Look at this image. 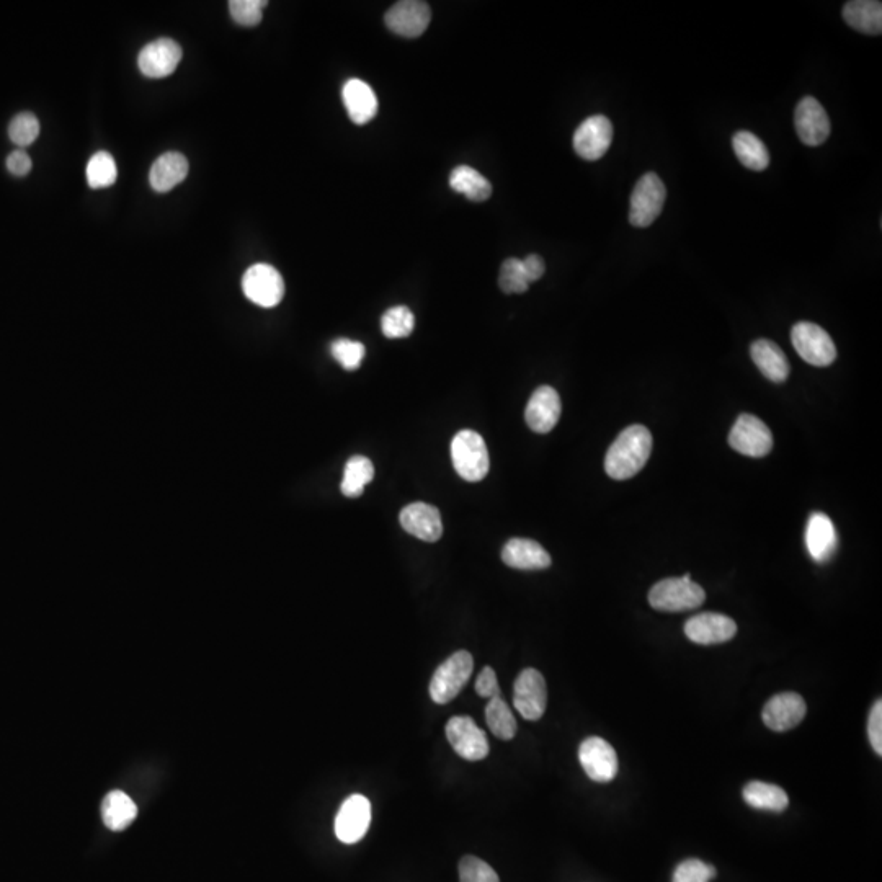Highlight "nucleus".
I'll use <instances>...</instances> for the list:
<instances>
[{
  "mask_svg": "<svg viewBox=\"0 0 882 882\" xmlns=\"http://www.w3.org/2000/svg\"><path fill=\"white\" fill-rule=\"evenodd\" d=\"M451 459L456 473L468 482H479L489 473L486 441L474 430H461L451 441Z\"/></svg>",
  "mask_w": 882,
  "mask_h": 882,
  "instance_id": "3",
  "label": "nucleus"
},
{
  "mask_svg": "<svg viewBox=\"0 0 882 882\" xmlns=\"http://www.w3.org/2000/svg\"><path fill=\"white\" fill-rule=\"evenodd\" d=\"M750 355L765 378L778 384L788 379V358L775 342L767 339L755 340L750 347Z\"/></svg>",
  "mask_w": 882,
  "mask_h": 882,
  "instance_id": "24",
  "label": "nucleus"
},
{
  "mask_svg": "<svg viewBox=\"0 0 882 882\" xmlns=\"http://www.w3.org/2000/svg\"><path fill=\"white\" fill-rule=\"evenodd\" d=\"M450 187L471 201L481 203L492 195V185L484 175L469 165H459L450 175Z\"/></svg>",
  "mask_w": 882,
  "mask_h": 882,
  "instance_id": "30",
  "label": "nucleus"
},
{
  "mask_svg": "<svg viewBox=\"0 0 882 882\" xmlns=\"http://www.w3.org/2000/svg\"><path fill=\"white\" fill-rule=\"evenodd\" d=\"M182 48L170 38L152 41L141 49L138 56L139 71L151 79H162L179 67Z\"/></svg>",
  "mask_w": 882,
  "mask_h": 882,
  "instance_id": "17",
  "label": "nucleus"
},
{
  "mask_svg": "<svg viewBox=\"0 0 882 882\" xmlns=\"http://www.w3.org/2000/svg\"><path fill=\"white\" fill-rule=\"evenodd\" d=\"M476 693L481 698H487V700L502 696L499 682H497V673H495L492 667H484L482 672L479 673V677L476 680Z\"/></svg>",
  "mask_w": 882,
  "mask_h": 882,
  "instance_id": "41",
  "label": "nucleus"
},
{
  "mask_svg": "<svg viewBox=\"0 0 882 882\" xmlns=\"http://www.w3.org/2000/svg\"><path fill=\"white\" fill-rule=\"evenodd\" d=\"M459 882H500L492 866L476 856H464L459 861Z\"/></svg>",
  "mask_w": 882,
  "mask_h": 882,
  "instance_id": "39",
  "label": "nucleus"
},
{
  "mask_svg": "<svg viewBox=\"0 0 882 882\" xmlns=\"http://www.w3.org/2000/svg\"><path fill=\"white\" fill-rule=\"evenodd\" d=\"M742 794L744 801L758 811L783 812L789 806L788 794L776 784L750 781Z\"/></svg>",
  "mask_w": 882,
  "mask_h": 882,
  "instance_id": "28",
  "label": "nucleus"
},
{
  "mask_svg": "<svg viewBox=\"0 0 882 882\" xmlns=\"http://www.w3.org/2000/svg\"><path fill=\"white\" fill-rule=\"evenodd\" d=\"M399 522L409 535L427 543H435L443 535V522L438 508L424 502H415L402 508Z\"/></svg>",
  "mask_w": 882,
  "mask_h": 882,
  "instance_id": "20",
  "label": "nucleus"
},
{
  "mask_svg": "<svg viewBox=\"0 0 882 882\" xmlns=\"http://www.w3.org/2000/svg\"><path fill=\"white\" fill-rule=\"evenodd\" d=\"M530 285L531 283L528 277H526L522 260L512 257V259H507L502 263L499 273V286L500 290L504 291L505 294L525 293Z\"/></svg>",
  "mask_w": 882,
  "mask_h": 882,
  "instance_id": "35",
  "label": "nucleus"
},
{
  "mask_svg": "<svg viewBox=\"0 0 882 882\" xmlns=\"http://www.w3.org/2000/svg\"><path fill=\"white\" fill-rule=\"evenodd\" d=\"M486 721L492 734L499 739L512 740L517 734V719L502 696L489 700L486 708Z\"/></svg>",
  "mask_w": 882,
  "mask_h": 882,
  "instance_id": "32",
  "label": "nucleus"
},
{
  "mask_svg": "<svg viewBox=\"0 0 882 882\" xmlns=\"http://www.w3.org/2000/svg\"><path fill=\"white\" fill-rule=\"evenodd\" d=\"M791 342L799 357L809 365L824 368L837 360L832 337L814 322H798L791 330Z\"/></svg>",
  "mask_w": 882,
  "mask_h": 882,
  "instance_id": "6",
  "label": "nucleus"
},
{
  "mask_svg": "<svg viewBox=\"0 0 882 882\" xmlns=\"http://www.w3.org/2000/svg\"><path fill=\"white\" fill-rule=\"evenodd\" d=\"M343 105L355 125H366L378 113V97L370 85L360 79L345 82L342 90Z\"/></svg>",
  "mask_w": 882,
  "mask_h": 882,
  "instance_id": "23",
  "label": "nucleus"
},
{
  "mask_svg": "<svg viewBox=\"0 0 882 882\" xmlns=\"http://www.w3.org/2000/svg\"><path fill=\"white\" fill-rule=\"evenodd\" d=\"M807 704L798 693L784 691L765 704L762 719L771 731L786 732L801 724L806 718Z\"/></svg>",
  "mask_w": 882,
  "mask_h": 882,
  "instance_id": "15",
  "label": "nucleus"
},
{
  "mask_svg": "<svg viewBox=\"0 0 882 882\" xmlns=\"http://www.w3.org/2000/svg\"><path fill=\"white\" fill-rule=\"evenodd\" d=\"M513 706L526 721H539L548 706V688L541 672L525 669L513 686Z\"/></svg>",
  "mask_w": 882,
  "mask_h": 882,
  "instance_id": "9",
  "label": "nucleus"
},
{
  "mask_svg": "<svg viewBox=\"0 0 882 882\" xmlns=\"http://www.w3.org/2000/svg\"><path fill=\"white\" fill-rule=\"evenodd\" d=\"M794 128L802 143L811 147L824 144L832 130L829 115L814 97H804L798 103L794 112Z\"/></svg>",
  "mask_w": 882,
  "mask_h": 882,
  "instance_id": "14",
  "label": "nucleus"
},
{
  "mask_svg": "<svg viewBox=\"0 0 882 882\" xmlns=\"http://www.w3.org/2000/svg\"><path fill=\"white\" fill-rule=\"evenodd\" d=\"M375 477V466L366 456H353L348 459L343 471L340 490L345 497L355 499L365 492L366 484H370Z\"/></svg>",
  "mask_w": 882,
  "mask_h": 882,
  "instance_id": "31",
  "label": "nucleus"
},
{
  "mask_svg": "<svg viewBox=\"0 0 882 882\" xmlns=\"http://www.w3.org/2000/svg\"><path fill=\"white\" fill-rule=\"evenodd\" d=\"M432 10L420 0H402L392 5L384 17L391 32L404 38H417L427 30Z\"/></svg>",
  "mask_w": 882,
  "mask_h": 882,
  "instance_id": "16",
  "label": "nucleus"
},
{
  "mask_svg": "<svg viewBox=\"0 0 882 882\" xmlns=\"http://www.w3.org/2000/svg\"><path fill=\"white\" fill-rule=\"evenodd\" d=\"M523 268H525L526 277L530 280V283L533 281H538L539 278L543 277L544 272H546V265H544V260L539 257V255L531 254L526 257V259L522 260Z\"/></svg>",
  "mask_w": 882,
  "mask_h": 882,
  "instance_id": "44",
  "label": "nucleus"
},
{
  "mask_svg": "<svg viewBox=\"0 0 882 882\" xmlns=\"http://www.w3.org/2000/svg\"><path fill=\"white\" fill-rule=\"evenodd\" d=\"M706 600V592L701 585L691 580L690 574L675 579H664L657 582L649 592V603L657 611L680 613V611L696 610Z\"/></svg>",
  "mask_w": 882,
  "mask_h": 882,
  "instance_id": "2",
  "label": "nucleus"
},
{
  "mask_svg": "<svg viewBox=\"0 0 882 882\" xmlns=\"http://www.w3.org/2000/svg\"><path fill=\"white\" fill-rule=\"evenodd\" d=\"M474 669L473 655L468 651H458L450 655L433 673L430 682V696L437 704L455 700L471 678Z\"/></svg>",
  "mask_w": 882,
  "mask_h": 882,
  "instance_id": "4",
  "label": "nucleus"
},
{
  "mask_svg": "<svg viewBox=\"0 0 882 882\" xmlns=\"http://www.w3.org/2000/svg\"><path fill=\"white\" fill-rule=\"evenodd\" d=\"M580 765L595 783H610L618 775V755L602 737H588L579 749Z\"/></svg>",
  "mask_w": 882,
  "mask_h": 882,
  "instance_id": "11",
  "label": "nucleus"
},
{
  "mask_svg": "<svg viewBox=\"0 0 882 882\" xmlns=\"http://www.w3.org/2000/svg\"><path fill=\"white\" fill-rule=\"evenodd\" d=\"M735 156L740 164L750 170H765L770 164V154L762 139L757 138L750 131H739L732 138Z\"/></svg>",
  "mask_w": 882,
  "mask_h": 882,
  "instance_id": "29",
  "label": "nucleus"
},
{
  "mask_svg": "<svg viewBox=\"0 0 882 882\" xmlns=\"http://www.w3.org/2000/svg\"><path fill=\"white\" fill-rule=\"evenodd\" d=\"M332 357L339 361L343 370L355 371L360 368L361 361L365 358V345L357 340L337 339L330 347Z\"/></svg>",
  "mask_w": 882,
  "mask_h": 882,
  "instance_id": "37",
  "label": "nucleus"
},
{
  "mask_svg": "<svg viewBox=\"0 0 882 882\" xmlns=\"http://www.w3.org/2000/svg\"><path fill=\"white\" fill-rule=\"evenodd\" d=\"M415 329V317L407 306L388 309L381 317V330L388 339H406Z\"/></svg>",
  "mask_w": 882,
  "mask_h": 882,
  "instance_id": "34",
  "label": "nucleus"
},
{
  "mask_svg": "<svg viewBox=\"0 0 882 882\" xmlns=\"http://www.w3.org/2000/svg\"><path fill=\"white\" fill-rule=\"evenodd\" d=\"M446 739L459 757L469 762H479L489 755L486 732L469 716H455L446 724Z\"/></svg>",
  "mask_w": 882,
  "mask_h": 882,
  "instance_id": "10",
  "label": "nucleus"
},
{
  "mask_svg": "<svg viewBox=\"0 0 882 882\" xmlns=\"http://www.w3.org/2000/svg\"><path fill=\"white\" fill-rule=\"evenodd\" d=\"M843 20L848 27L865 35H881L882 4L878 0H853L843 7Z\"/></svg>",
  "mask_w": 882,
  "mask_h": 882,
  "instance_id": "26",
  "label": "nucleus"
},
{
  "mask_svg": "<svg viewBox=\"0 0 882 882\" xmlns=\"http://www.w3.org/2000/svg\"><path fill=\"white\" fill-rule=\"evenodd\" d=\"M242 290L247 299L260 308H275L285 296V281L277 268L267 263H257L245 272Z\"/></svg>",
  "mask_w": 882,
  "mask_h": 882,
  "instance_id": "7",
  "label": "nucleus"
},
{
  "mask_svg": "<svg viewBox=\"0 0 882 882\" xmlns=\"http://www.w3.org/2000/svg\"><path fill=\"white\" fill-rule=\"evenodd\" d=\"M868 737L874 752L882 755V701L874 703L868 721Z\"/></svg>",
  "mask_w": 882,
  "mask_h": 882,
  "instance_id": "42",
  "label": "nucleus"
},
{
  "mask_svg": "<svg viewBox=\"0 0 882 882\" xmlns=\"http://www.w3.org/2000/svg\"><path fill=\"white\" fill-rule=\"evenodd\" d=\"M716 868L701 860H685L677 866L672 882H709L716 878Z\"/></svg>",
  "mask_w": 882,
  "mask_h": 882,
  "instance_id": "40",
  "label": "nucleus"
},
{
  "mask_svg": "<svg viewBox=\"0 0 882 882\" xmlns=\"http://www.w3.org/2000/svg\"><path fill=\"white\" fill-rule=\"evenodd\" d=\"M265 7H267L265 0H231L229 2L231 17L242 27L259 25L262 22Z\"/></svg>",
  "mask_w": 882,
  "mask_h": 882,
  "instance_id": "38",
  "label": "nucleus"
},
{
  "mask_svg": "<svg viewBox=\"0 0 882 882\" xmlns=\"http://www.w3.org/2000/svg\"><path fill=\"white\" fill-rule=\"evenodd\" d=\"M505 566L518 571H543L551 566L548 551L533 539L513 538L502 549Z\"/></svg>",
  "mask_w": 882,
  "mask_h": 882,
  "instance_id": "22",
  "label": "nucleus"
},
{
  "mask_svg": "<svg viewBox=\"0 0 882 882\" xmlns=\"http://www.w3.org/2000/svg\"><path fill=\"white\" fill-rule=\"evenodd\" d=\"M729 445L740 455L763 458L773 448V435L763 420L752 414H742L729 433Z\"/></svg>",
  "mask_w": 882,
  "mask_h": 882,
  "instance_id": "8",
  "label": "nucleus"
},
{
  "mask_svg": "<svg viewBox=\"0 0 882 882\" xmlns=\"http://www.w3.org/2000/svg\"><path fill=\"white\" fill-rule=\"evenodd\" d=\"M651 451L652 435L644 425L624 428L606 453V474L615 481L631 479L646 466Z\"/></svg>",
  "mask_w": 882,
  "mask_h": 882,
  "instance_id": "1",
  "label": "nucleus"
},
{
  "mask_svg": "<svg viewBox=\"0 0 882 882\" xmlns=\"http://www.w3.org/2000/svg\"><path fill=\"white\" fill-rule=\"evenodd\" d=\"M613 143V125L603 115H593L574 133V149L585 161H598Z\"/></svg>",
  "mask_w": 882,
  "mask_h": 882,
  "instance_id": "13",
  "label": "nucleus"
},
{
  "mask_svg": "<svg viewBox=\"0 0 882 882\" xmlns=\"http://www.w3.org/2000/svg\"><path fill=\"white\" fill-rule=\"evenodd\" d=\"M561 397L551 386H539L525 409L528 427L536 433H549L561 419Z\"/></svg>",
  "mask_w": 882,
  "mask_h": 882,
  "instance_id": "19",
  "label": "nucleus"
},
{
  "mask_svg": "<svg viewBox=\"0 0 882 882\" xmlns=\"http://www.w3.org/2000/svg\"><path fill=\"white\" fill-rule=\"evenodd\" d=\"M188 175L187 157L180 152H165L154 164L149 172V183L159 193L170 192Z\"/></svg>",
  "mask_w": 882,
  "mask_h": 882,
  "instance_id": "25",
  "label": "nucleus"
},
{
  "mask_svg": "<svg viewBox=\"0 0 882 882\" xmlns=\"http://www.w3.org/2000/svg\"><path fill=\"white\" fill-rule=\"evenodd\" d=\"M102 817L108 829L121 832L128 829L138 817V807L128 794L123 791H112L103 799Z\"/></svg>",
  "mask_w": 882,
  "mask_h": 882,
  "instance_id": "27",
  "label": "nucleus"
},
{
  "mask_svg": "<svg viewBox=\"0 0 882 882\" xmlns=\"http://www.w3.org/2000/svg\"><path fill=\"white\" fill-rule=\"evenodd\" d=\"M371 802L361 796L352 794L343 801L337 817H335V835L340 842L353 845L360 842L370 829Z\"/></svg>",
  "mask_w": 882,
  "mask_h": 882,
  "instance_id": "12",
  "label": "nucleus"
},
{
  "mask_svg": "<svg viewBox=\"0 0 882 882\" xmlns=\"http://www.w3.org/2000/svg\"><path fill=\"white\" fill-rule=\"evenodd\" d=\"M7 169H9L10 174L23 177V175H27L32 170V159L25 151H14L7 159Z\"/></svg>",
  "mask_w": 882,
  "mask_h": 882,
  "instance_id": "43",
  "label": "nucleus"
},
{
  "mask_svg": "<svg viewBox=\"0 0 882 882\" xmlns=\"http://www.w3.org/2000/svg\"><path fill=\"white\" fill-rule=\"evenodd\" d=\"M85 175H87V183L90 188L98 190V188L112 187L116 182V175H118L112 154L100 151L90 157Z\"/></svg>",
  "mask_w": 882,
  "mask_h": 882,
  "instance_id": "33",
  "label": "nucleus"
},
{
  "mask_svg": "<svg viewBox=\"0 0 882 882\" xmlns=\"http://www.w3.org/2000/svg\"><path fill=\"white\" fill-rule=\"evenodd\" d=\"M806 546L809 556L817 564H825L837 551L838 535L829 515L814 512L809 517L806 528Z\"/></svg>",
  "mask_w": 882,
  "mask_h": 882,
  "instance_id": "21",
  "label": "nucleus"
},
{
  "mask_svg": "<svg viewBox=\"0 0 882 882\" xmlns=\"http://www.w3.org/2000/svg\"><path fill=\"white\" fill-rule=\"evenodd\" d=\"M665 198L667 190L659 175L654 172L642 175L631 195L629 223L641 229L651 226L664 210Z\"/></svg>",
  "mask_w": 882,
  "mask_h": 882,
  "instance_id": "5",
  "label": "nucleus"
},
{
  "mask_svg": "<svg viewBox=\"0 0 882 882\" xmlns=\"http://www.w3.org/2000/svg\"><path fill=\"white\" fill-rule=\"evenodd\" d=\"M38 134H40V121L33 113H18L14 120L10 121V141L17 146H30L35 143Z\"/></svg>",
  "mask_w": 882,
  "mask_h": 882,
  "instance_id": "36",
  "label": "nucleus"
},
{
  "mask_svg": "<svg viewBox=\"0 0 882 882\" xmlns=\"http://www.w3.org/2000/svg\"><path fill=\"white\" fill-rule=\"evenodd\" d=\"M685 634L695 644L713 646L731 641L737 634V624L721 613H700L686 621Z\"/></svg>",
  "mask_w": 882,
  "mask_h": 882,
  "instance_id": "18",
  "label": "nucleus"
}]
</instances>
